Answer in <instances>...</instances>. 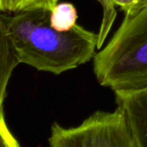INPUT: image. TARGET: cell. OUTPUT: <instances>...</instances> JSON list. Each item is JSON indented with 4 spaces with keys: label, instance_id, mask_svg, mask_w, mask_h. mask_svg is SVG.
<instances>
[{
    "label": "cell",
    "instance_id": "cell-1",
    "mask_svg": "<svg viewBox=\"0 0 147 147\" xmlns=\"http://www.w3.org/2000/svg\"><path fill=\"white\" fill-rule=\"evenodd\" d=\"M50 13L46 10L0 12L3 31L18 62L60 75L93 59L98 34L79 24L58 31L50 24Z\"/></svg>",
    "mask_w": 147,
    "mask_h": 147
},
{
    "label": "cell",
    "instance_id": "cell-2",
    "mask_svg": "<svg viewBox=\"0 0 147 147\" xmlns=\"http://www.w3.org/2000/svg\"><path fill=\"white\" fill-rule=\"evenodd\" d=\"M100 86L116 92L147 90V5L125 16L104 49L94 57Z\"/></svg>",
    "mask_w": 147,
    "mask_h": 147
},
{
    "label": "cell",
    "instance_id": "cell-3",
    "mask_svg": "<svg viewBox=\"0 0 147 147\" xmlns=\"http://www.w3.org/2000/svg\"><path fill=\"white\" fill-rule=\"evenodd\" d=\"M50 147H138L123 110L97 111L79 125L63 127L55 122L49 138Z\"/></svg>",
    "mask_w": 147,
    "mask_h": 147
},
{
    "label": "cell",
    "instance_id": "cell-4",
    "mask_svg": "<svg viewBox=\"0 0 147 147\" xmlns=\"http://www.w3.org/2000/svg\"><path fill=\"white\" fill-rule=\"evenodd\" d=\"M114 94L117 107L123 110L138 147H147V90Z\"/></svg>",
    "mask_w": 147,
    "mask_h": 147
},
{
    "label": "cell",
    "instance_id": "cell-5",
    "mask_svg": "<svg viewBox=\"0 0 147 147\" xmlns=\"http://www.w3.org/2000/svg\"><path fill=\"white\" fill-rule=\"evenodd\" d=\"M103 8V17L98 33L97 49H100L115 21L119 7L125 16H132L147 5V0H97Z\"/></svg>",
    "mask_w": 147,
    "mask_h": 147
},
{
    "label": "cell",
    "instance_id": "cell-6",
    "mask_svg": "<svg viewBox=\"0 0 147 147\" xmlns=\"http://www.w3.org/2000/svg\"><path fill=\"white\" fill-rule=\"evenodd\" d=\"M78 14L73 4L63 2L57 4L50 13V24L58 31H68L77 24Z\"/></svg>",
    "mask_w": 147,
    "mask_h": 147
},
{
    "label": "cell",
    "instance_id": "cell-7",
    "mask_svg": "<svg viewBox=\"0 0 147 147\" xmlns=\"http://www.w3.org/2000/svg\"><path fill=\"white\" fill-rule=\"evenodd\" d=\"M59 0H0V12L19 13L46 10L51 11Z\"/></svg>",
    "mask_w": 147,
    "mask_h": 147
},
{
    "label": "cell",
    "instance_id": "cell-8",
    "mask_svg": "<svg viewBox=\"0 0 147 147\" xmlns=\"http://www.w3.org/2000/svg\"><path fill=\"white\" fill-rule=\"evenodd\" d=\"M0 147H22L9 129L5 119V113L0 117Z\"/></svg>",
    "mask_w": 147,
    "mask_h": 147
}]
</instances>
